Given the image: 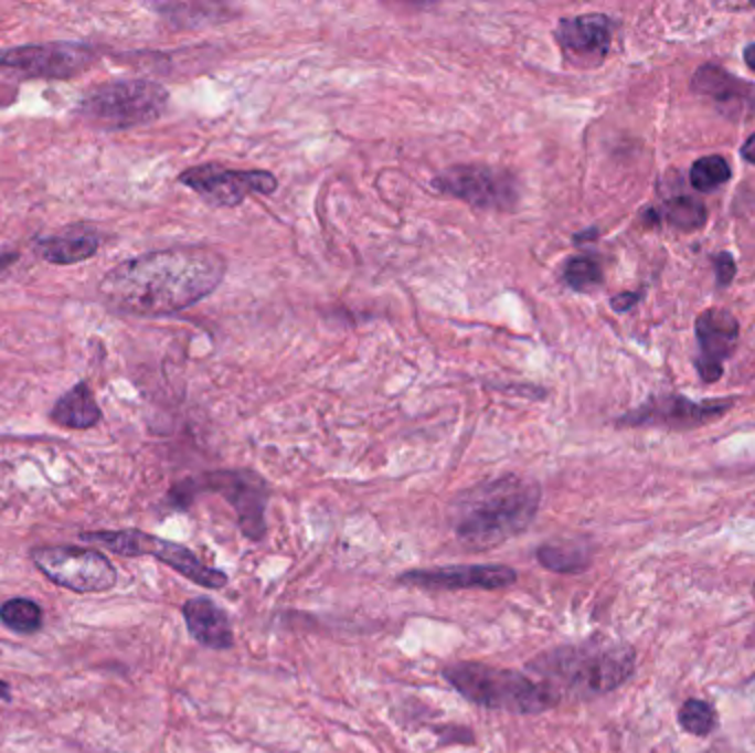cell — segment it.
<instances>
[{
    "label": "cell",
    "instance_id": "1",
    "mask_svg": "<svg viewBox=\"0 0 755 753\" xmlns=\"http://www.w3.org/2000/svg\"><path fill=\"white\" fill-rule=\"evenodd\" d=\"M225 276V258L212 247H168L128 258L104 274L99 296L130 316H168L210 296Z\"/></svg>",
    "mask_w": 755,
    "mask_h": 753
},
{
    "label": "cell",
    "instance_id": "2",
    "mask_svg": "<svg viewBox=\"0 0 755 753\" xmlns=\"http://www.w3.org/2000/svg\"><path fill=\"white\" fill-rule=\"evenodd\" d=\"M541 506V486L521 475H501L459 492L448 510L457 541L472 550H495L528 530Z\"/></svg>",
    "mask_w": 755,
    "mask_h": 753
},
{
    "label": "cell",
    "instance_id": "3",
    "mask_svg": "<svg viewBox=\"0 0 755 753\" xmlns=\"http://www.w3.org/2000/svg\"><path fill=\"white\" fill-rule=\"evenodd\" d=\"M525 667L561 698H596L627 682L636 667V651L625 643L587 640L541 651Z\"/></svg>",
    "mask_w": 755,
    "mask_h": 753
},
{
    "label": "cell",
    "instance_id": "4",
    "mask_svg": "<svg viewBox=\"0 0 755 753\" xmlns=\"http://www.w3.org/2000/svg\"><path fill=\"white\" fill-rule=\"evenodd\" d=\"M442 676L468 702L492 711L530 715L550 711L561 702L552 687L517 669L459 660L444 667Z\"/></svg>",
    "mask_w": 755,
    "mask_h": 753
},
{
    "label": "cell",
    "instance_id": "5",
    "mask_svg": "<svg viewBox=\"0 0 755 753\" xmlns=\"http://www.w3.org/2000/svg\"><path fill=\"white\" fill-rule=\"evenodd\" d=\"M201 492L221 495L236 512V523L243 537L249 541H260L267 534L265 510L269 503V484L249 468H227L210 470L190 479L179 481L168 499L174 508H188Z\"/></svg>",
    "mask_w": 755,
    "mask_h": 753
},
{
    "label": "cell",
    "instance_id": "6",
    "mask_svg": "<svg viewBox=\"0 0 755 753\" xmlns=\"http://www.w3.org/2000/svg\"><path fill=\"white\" fill-rule=\"evenodd\" d=\"M168 106V91L143 77L115 79L93 86L77 104V113L91 126L117 130L159 119Z\"/></svg>",
    "mask_w": 755,
    "mask_h": 753
},
{
    "label": "cell",
    "instance_id": "7",
    "mask_svg": "<svg viewBox=\"0 0 755 753\" xmlns=\"http://www.w3.org/2000/svg\"><path fill=\"white\" fill-rule=\"evenodd\" d=\"M79 539H84L88 543H97V545H102L115 554L130 556V559L152 556V559L166 563L168 568H172L177 574L185 576L188 581H192L205 590H221L230 583V579L223 570L203 563L188 545L155 537V534L137 530V528L91 530V532H79Z\"/></svg>",
    "mask_w": 755,
    "mask_h": 753
},
{
    "label": "cell",
    "instance_id": "8",
    "mask_svg": "<svg viewBox=\"0 0 755 753\" xmlns=\"http://www.w3.org/2000/svg\"><path fill=\"white\" fill-rule=\"evenodd\" d=\"M38 570L60 587L75 594L108 592L117 583V570L110 559L82 545H38L31 550Z\"/></svg>",
    "mask_w": 755,
    "mask_h": 753
},
{
    "label": "cell",
    "instance_id": "9",
    "mask_svg": "<svg viewBox=\"0 0 755 753\" xmlns=\"http://www.w3.org/2000/svg\"><path fill=\"white\" fill-rule=\"evenodd\" d=\"M433 188L475 210H512L519 201L517 177L488 163H455L433 179Z\"/></svg>",
    "mask_w": 755,
    "mask_h": 753
},
{
    "label": "cell",
    "instance_id": "10",
    "mask_svg": "<svg viewBox=\"0 0 755 753\" xmlns=\"http://www.w3.org/2000/svg\"><path fill=\"white\" fill-rule=\"evenodd\" d=\"M95 62V49L84 42H44L0 51V68L18 77L68 79Z\"/></svg>",
    "mask_w": 755,
    "mask_h": 753
},
{
    "label": "cell",
    "instance_id": "11",
    "mask_svg": "<svg viewBox=\"0 0 755 753\" xmlns=\"http://www.w3.org/2000/svg\"><path fill=\"white\" fill-rule=\"evenodd\" d=\"M179 183L194 190L214 208H234L254 192L272 194L278 188V179L267 170L227 168L219 161H208L183 170L179 174Z\"/></svg>",
    "mask_w": 755,
    "mask_h": 753
},
{
    "label": "cell",
    "instance_id": "12",
    "mask_svg": "<svg viewBox=\"0 0 755 753\" xmlns=\"http://www.w3.org/2000/svg\"><path fill=\"white\" fill-rule=\"evenodd\" d=\"M397 583L422 590H503L517 583V570L503 563H455L404 570Z\"/></svg>",
    "mask_w": 755,
    "mask_h": 753
},
{
    "label": "cell",
    "instance_id": "13",
    "mask_svg": "<svg viewBox=\"0 0 755 753\" xmlns=\"http://www.w3.org/2000/svg\"><path fill=\"white\" fill-rule=\"evenodd\" d=\"M612 20L603 13H585L559 20L554 38L563 55L581 68L598 66L612 44Z\"/></svg>",
    "mask_w": 755,
    "mask_h": 753
},
{
    "label": "cell",
    "instance_id": "14",
    "mask_svg": "<svg viewBox=\"0 0 755 753\" xmlns=\"http://www.w3.org/2000/svg\"><path fill=\"white\" fill-rule=\"evenodd\" d=\"M731 402L713 400V402H693L680 395H662L658 400H651L636 413L625 415L620 422H629L631 426H671V428H684V426H698L704 424L720 413L729 409Z\"/></svg>",
    "mask_w": 755,
    "mask_h": 753
},
{
    "label": "cell",
    "instance_id": "15",
    "mask_svg": "<svg viewBox=\"0 0 755 753\" xmlns=\"http://www.w3.org/2000/svg\"><path fill=\"white\" fill-rule=\"evenodd\" d=\"M695 333H698V342H700V375L706 382H713L720 378L722 373V362L733 353L735 344H737V320L733 318L731 311L726 309H706L698 316L695 320Z\"/></svg>",
    "mask_w": 755,
    "mask_h": 753
},
{
    "label": "cell",
    "instance_id": "16",
    "mask_svg": "<svg viewBox=\"0 0 755 753\" xmlns=\"http://www.w3.org/2000/svg\"><path fill=\"white\" fill-rule=\"evenodd\" d=\"M693 91L709 97L731 119H746L755 115L753 84L731 75L715 64H704L695 71Z\"/></svg>",
    "mask_w": 755,
    "mask_h": 753
},
{
    "label": "cell",
    "instance_id": "17",
    "mask_svg": "<svg viewBox=\"0 0 755 753\" xmlns=\"http://www.w3.org/2000/svg\"><path fill=\"white\" fill-rule=\"evenodd\" d=\"M188 634L208 649H232L234 629L225 609L210 596H192L181 605Z\"/></svg>",
    "mask_w": 755,
    "mask_h": 753
},
{
    "label": "cell",
    "instance_id": "18",
    "mask_svg": "<svg viewBox=\"0 0 755 753\" xmlns=\"http://www.w3.org/2000/svg\"><path fill=\"white\" fill-rule=\"evenodd\" d=\"M99 243L102 236L93 225L73 223L55 234L35 241V252L40 254V258L53 265H73L93 258L99 250Z\"/></svg>",
    "mask_w": 755,
    "mask_h": 753
},
{
    "label": "cell",
    "instance_id": "19",
    "mask_svg": "<svg viewBox=\"0 0 755 753\" xmlns=\"http://www.w3.org/2000/svg\"><path fill=\"white\" fill-rule=\"evenodd\" d=\"M49 417L64 428H93L102 420V409L86 382H77L73 389L62 393Z\"/></svg>",
    "mask_w": 755,
    "mask_h": 753
},
{
    "label": "cell",
    "instance_id": "20",
    "mask_svg": "<svg viewBox=\"0 0 755 753\" xmlns=\"http://www.w3.org/2000/svg\"><path fill=\"white\" fill-rule=\"evenodd\" d=\"M534 559L541 568L556 574H578L587 570L592 550L578 541H547L534 550Z\"/></svg>",
    "mask_w": 755,
    "mask_h": 753
},
{
    "label": "cell",
    "instance_id": "21",
    "mask_svg": "<svg viewBox=\"0 0 755 753\" xmlns=\"http://www.w3.org/2000/svg\"><path fill=\"white\" fill-rule=\"evenodd\" d=\"M0 623L15 634H35L44 623V614L35 601L15 596L0 605Z\"/></svg>",
    "mask_w": 755,
    "mask_h": 753
},
{
    "label": "cell",
    "instance_id": "22",
    "mask_svg": "<svg viewBox=\"0 0 755 753\" xmlns=\"http://www.w3.org/2000/svg\"><path fill=\"white\" fill-rule=\"evenodd\" d=\"M678 722L687 733L704 738L717 727V713H715L713 704H709L706 700L689 698L682 702V707L678 711Z\"/></svg>",
    "mask_w": 755,
    "mask_h": 753
},
{
    "label": "cell",
    "instance_id": "23",
    "mask_svg": "<svg viewBox=\"0 0 755 753\" xmlns=\"http://www.w3.org/2000/svg\"><path fill=\"white\" fill-rule=\"evenodd\" d=\"M664 216L673 227L680 230H698L706 221V210L695 197H673L664 205Z\"/></svg>",
    "mask_w": 755,
    "mask_h": 753
},
{
    "label": "cell",
    "instance_id": "24",
    "mask_svg": "<svg viewBox=\"0 0 755 753\" xmlns=\"http://www.w3.org/2000/svg\"><path fill=\"white\" fill-rule=\"evenodd\" d=\"M691 183L695 190L700 192H709L715 190L717 185L726 183L731 177V168L726 163L724 157L720 155H711V157H702L691 166Z\"/></svg>",
    "mask_w": 755,
    "mask_h": 753
},
{
    "label": "cell",
    "instance_id": "25",
    "mask_svg": "<svg viewBox=\"0 0 755 753\" xmlns=\"http://www.w3.org/2000/svg\"><path fill=\"white\" fill-rule=\"evenodd\" d=\"M563 278L572 289L587 291L603 280L600 265L589 256H574L563 267Z\"/></svg>",
    "mask_w": 755,
    "mask_h": 753
},
{
    "label": "cell",
    "instance_id": "26",
    "mask_svg": "<svg viewBox=\"0 0 755 753\" xmlns=\"http://www.w3.org/2000/svg\"><path fill=\"white\" fill-rule=\"evenodd\" d=\"M713 261H715L717 283H720V285H729V280H731V278H733V274H735L733 258H731L726 252H722V254H717Z\"/></svg>",
    "mask_w": 755,
    "mask_h": 753
},
{
    "label": "cell",
    "instance_id": "27",
    "mask_svg": "<svg viewBox=\"0 0 755 753\" xmlns=\"http://www.w3.org/2000/svg\"><path fill=\"white\" fill-rule=\"evenodd\" d=\"M742 157H744L746 161L755 163V132L744 141V146H742Z\"/></svg>",
    "mask_w": 755,
    "mask_h": 753
},
{
    "label": "cell",
    "instance_id": "28",
    "mask_svg": "<svg viewBox=\"0 0 755 753\" xmlns=\"http://www.w3.org/2000/svg\"><path fill=\"white\" fill-rule=\"evenodd\" d=\"M634 298H636L634 294H620L614 298L612 305H614V309H627L629 305H634Z\"/></svg>",
    "mask_w": 755,
    "mask_h": 753
},
{
    "label": "cell",
    "instance_id": "29",
    "mask_svg": "<svg viewBox=\"0 0 755 753\" xmlns=\"http://www.w3.org/2000/svg\"><path fill=\"white\" fill-rule=\"evenodd\" d=\"M744 62L755 71V42L744 49Z\"/></svg>",
    "mask_w": 755,
    "mask_h": 753
},
{
    "label": "cell",
    "instance_id": "30",
    "mask_svg": "<svg viewBox=\"0 0 755 753\" xmlns=\"http://www.w3.org/2000/svg\"><path fill=\"white\" fill-rule=\"evenodd\" d=\"M0 700H4V702L11 700V687L4 680H0Z\"/></svg>",
    "mask_w": 755,
    "mask_h": 753
},
{
    "label": "cell",
    "instance_id": "31",
    "mask_svg": "<svg viewBox=\"0 0 755 753\" xmlns=\"http://www.w3.org/2000/svg\"><path fill=\"white\" fill-rule=\"evenodd\" d=\"M753 598H755V581H753Z\"/></svg>",
    "mask_w": 755,
    "mask_h": 753
}]
</instances>
